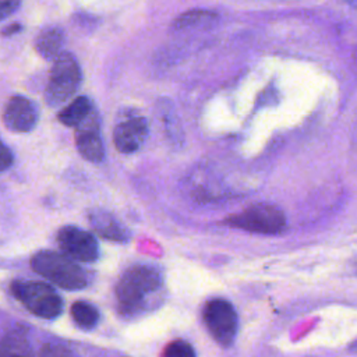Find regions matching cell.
Instances as JSON below:
<instances>
[{
    "instance_id": "obj_6",
    "label": "cell",
    "mask_w": 357,
    "mask_h": 357,
    "mask_svg": "<svg viewBox=\"0 0 357 357\" xmlns=\"http://www.w3.org/2000/svg\"><path fill=\"white\" fill-rule=\"evenodd\" d=\"M204 321L213 336L222 346H230L237 333V314L234 307L223 298H213L204 308Z\"/></svg>"
},
{
    "instance_id": "obj_2",
    "label": "cell",
    "mask_w": 357,
    "mask_h": 357,
    "mask_svg": "<svg viewBox=\"0 0 357 357\" xmlns=\"http://www.w3.org/2000/svg\"><path fill=\"white\" fill-rule=\"evenodd\" d=\"M31 268L64 290H79L88 284L85 271L66 254L42 250L31 258Z\"/></svg>"
},
{
    "instance_id": "obj_13",
    "label": "cell",
    "mask_w": 357,
    "mask_h": 357,
    "mask_svg": "<svg viewBox=\"0 0 357 357\" xmlns=\"http://www.w3.org/2000/svg\"><path fill=\"white\" fill-rule=\"evenodd\" d=\"M93 110L95 107L89 98L78 96L60 110V113L57 114V119L63 126L78 127L82 121H85L89 117V114Z\"/></svg>"
},
{
    "instance_id": "obj_20",
    "label": "cell",
    "mask_w": 357,
    "mask_h": 357,
    "mask_svg": "<svg viewBox=\"0 0 357 357\" xmlns=\"http://www.w3.org/2000/svg\"><path fill=\"white\" fill-rule=\"evenodd\" d=\"M21 25L20 24H11V25H8V26H6L3 31H1V35L3 36H10V35H14V33H17L18 31H21Z\"/></svg>"
},
{
    "instance_id": "obj_9",
    "label": "cell",
    "mask_w": 357,
    "mask_h": 357,
    "mask_svg": "<svg viewBox=\"0 0 357 357\" xmlns=\"http://www.w3.org/2000/svg\"><path fill=\"white\" fill-rule=\"evenodd\" d=\"M36 105L25 96L15 95L10 98L3 112V123L13 132H28L38 121Z\"/></svg>"
},
{
    "instance_id": "obj_16",
    "label": "cell",
    "mask_w": 357,
    "mask_h": 357,
    "mask_svg": "<svg viewBox=\"0 0 357 357\" xmlns=\"http://www.w3.org/2000/svg\"><path fill=\"white\" fill-rule=\"evenodd\" d=\"M215 18H216V15L213 13L206 11V10H192V11H188L185 14H181L174 21L173 26L176 29H184V28L206 24V22H209V21H212Z\"/></svg>"
},
{
    "instance_id": "obj_1",
    "label": "cell",
    "mask_w": 357,
    "mask_h": 357,
    "mask_svg": "<svg viewBox=\"0 0 357 357\" xmlns=\"http://www.w3.org/2000/svg\"><path fill=\"white\" fill-rule=\"evenodd\" d=\"M163 278L152 265H134L124 271L116 284L119 312L126 318H135L153 310L162 300Z\"/></svg>"
},
{
    "instance_id": "obj_17",
    "label": "cell",
    "mask_w": 357,
    "mask_h": 357,
    "mask_svg": "<svg viewBox=\"0 0 357 357\" xmlns=\"http://www.w3.org/2000/svg\"><path fill=\"white\" fill-rule=\"evenodd\" d=\"M165 356L167 357H192L195 356V351L190 346V343L184 340H174L163 351Z\"/></svg>"
},
{
    "instance_id": "obj_8",
    "label": "cell",
    "mask_w": 357,
    "mask_h": 357,
    "mask_svg": "<svg viewBox=\"0 0 357 357\" xmlns=\"http://www.w3.org/2000/svg\"><path fill=\"white\" fill-rule=\"evenodd\" d=\"M75 128V145L81 156L88 162L100 163L105 159V145L100 137L96 110H93L89 117Z\"/></svg>"
},
{
    "instance_id": "obj_18",
    "label": "cell",
    "mask_w": 357,
    "mask_h": 357,
    "mask_svg": "<svg viewBox=\"0 0 357 357\" xmlns=\"http://www.w3.org/2000/svg\"><path fill=\"white\" fill-rule=\"evenodd\" d=\"M13 153L11 151L7 148V145L0 139V173H3L4 170H7L11 165H13Z\"/></svg>"
},
{
    "instance_id": "obj_11",
    "label": "cell",
    "mask_w": 357,
    "mask_h": 357,
    "mask_svg": "<svg viewBox=\"0 0 357 357\" xmlns=\"http://www.w3.org/2000/svg\"><path fill=\"white\" fill-rule=\"evenodd\" d=\"M88 220L93 231L105 240L126 243L130 238V231L126 229V226L107 211L91 209L88 212Z\"/></svg>"
},
{
    "instance_id": "obj_14",
    "label": "cell",
    "mask_w": 357,
    "mask_h": 357,
    "mask_svg": "<svg viewBox=\"0 0 357 357\" xmlns=\"http://www.w3.org/2000/svg\"><path fill=\"white\" fill-rule=\"evenodd\" d=\"M28 353H29V343H28L26 331L21 326L13 328L0 340V356H10V354L21 356Z\"/></svg>"
},
{
    "instance_id": "obj_4",
    "label": "cell",
    "mask_w": 357,
    "mask_h": 357,
    "mask_svg": "<svg viewBox=\"0 0 357 357\" xmlns=\"http://www.w3.org/2000/svg\"><path fill=\"white\" fill-rule=\"evenodd\" d=\"M11 293L31 314L39 318L54 319L63 311V298L45 282L17 280L11 284Z\"/></svg>"
},
{
    "instance_id": "obj_19",
    "label": "cell",
    "mask_w": 357,
    "mask_h": 357,
    "mask_svg": "<svg viewBox=\"0 0 357 357\" xmlns=\"http://www.w3.org/2000/svg\"><path fill=\"white\" fill-rule=\"evenodd\" d=\"M21 0H0V20L11 15L18 7Z\"/></svg>"
},
{
    "instance_id": "obj_5",
    "label": "cell",
    "mask_w": 357,
    "mask_h": 357,
    "mask_svg": "<svg viewBox=\"0 0 357 357\" xmlns=\"http://www.w3.org/2000/svg\"><path fill=\"white\" fill-rule=\"evenodd\" d=\"M227 225L262 234L280 233L286 226V218L280 209L268 204H258L227 218Z\"/></svg>"
},
{
    "instance_id": "obj_15",
    "label": "cell",
    "mask_w": 357,
    "mask_h": 357,
    "mask_svg": "<svg viewBox=\"0 0 357 357\" xmlns=\"http://www.w3.org/2000/svg\"><path fill=\"white\" fill-rule=\"evenodd\" d=\"M70 312L77 326H79L84 331L93 329L99 322V311L89 301H84V300L75 301L71 305Z\"/></svg>"
},
{
    "instance_id": "obj_10",
    "label": "cell",
    "mask_w": 357,
    "mask_h": 357,
    "mask_svg": "<svg viewBox=\"0 0 357 357\" xmlns=\"http://www.w3.org/2000/svg\"><path fill=\"white\" fill-rule=\"evenodd\" d=\"M148 123L141 116H128L120 120L113 131V142L119 152L132 153L138 151L148 137Z\"/></svg>"
},
{
    "instance_id": "obj_21",
    "label": "cell",
    "mask_w": 357,
    "mask_h": 357,
    "mask_svg": "<svg viewBox=\"0 0 357 357\" xmlns=\"http://www.w3.org/2000/svg\"><path fill=\"white\" fill-rule=\"evenodd\" d=\"M350 351H353V353H357V340H354L351 344H350Z\"/></svg>"
},
{
    "instance_id": "obj_12",
    "label": "cell",
    "mask_w": 357,
    "mask_h": 357,
    "mask_svg": "<svg viewBox=\"0 0 357 357\" xmlns=\"http://www.w3.org/2000/svg\"><path fill=\"white\" fill-rule=\"evenodd\" d=\"M64 40V31L60 26H47L36 36L35 49L43 59L54 60L63 52Z\"/></svg>"
},
{
    "instance_id": "obj_7",
    "label": "cell",
    "mask_w": 357,
    "mask_h": 357,
    "mask_svg": "<svg viewBox=\"0 0 357 357\" xmlns=\"http://www.w3.org/2000/svg\"><path fill=\"white\" fill-rule=\"evenodd\" d=\"M57 244L61 251L79 262H93L99 257V245L92 233L77 227L63 226L57 231Z\"/></svg>"
},
{
    "instance_id": "obj_3",
    "label": "cell",
    "mask_w": 357,
    "mask_h": 357,
    "mask_svg": "<svg viewBox=\"0 0 357 357\" xmlns=\"http://www.w3.org/2000/svg\"><path fill=\"white\" fill-rule=\"evenodd\" d=\"M82 71L78 60L68 52H61L53 61L46 84L45 99L49 106L68 100L81 86Z\"/></svg>"
}]
</instances>
